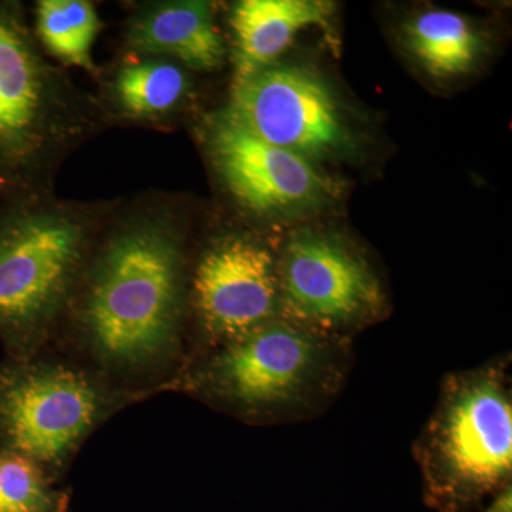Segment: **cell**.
Instances as JSON below:
<instances>
[{
    "mask_svg": "<svg viewBox=\"0 0 512 512\" xmlns=\"http://www.w3.org/2000/svg\"><path fill=\"white\" fill-rule=\"evenodd\" d=\"M191 256L173 205L147 200L116 208L53 348L143 402L173 392L187 360Z\"/></svg>",
    "mask_w": 512,
    "mask_h": 512,
    "instance_id": "cell-1",
    "label": "cell"
},
{
    "mask_svg": "<svg viewBox=\"0 0 512 512\" xmlns=\"http://www.w3.org/2000/svg\"><path fill=\"white\" fill-rule=\"evenodd\" d=\"M352 363V339L278 316L191 359L173 392L248 426L296 423L338 399Z\"/></svg>",
    "mask_w": 512,
    "mask_h": 512,
    "instance_id": "cell-2",
    "label": "cell"
},
{
    "mask_svg": "<svg viewBox=\"0 0 512 512\" xmlns=\"http://www.w3.org/2000/svg\"><path fill=\"white\" fill-rule=\"evenodd\" d=\"M119 202L56 200L49 191L0 202V342L22 359L52 346L101 229Z\"/></svg>",
    "mask_w": 512,
    "mask_h": 512,
    "instance_id": "cell-3",
    "label": "cell"
},
{
    "mask_svg": "<svg viewBox=\"0 0 512 512\" xmlns=\"http://www.w3.org/2000/svg\"><path fill=\"white\" fill-rule=\"evenodd\" d=\"M103 120L100 101L49 62L22 3L0 0V195L49 191Z\"/></svg>",
    "mask_w": 512,
    "mask_h": 512,
    "instance_id": "cell-4",
    "label": "cell"
},
{
    "mask_svg": "<svg viewBox=\"0 0 512 512\" xmlns=\"http://www.w3.org/2000/svg\"><path fill=\"white\" fill-rule=\"evenodd\" d=\"M508 362L450 373L414 443L427 501L440 512H480L511 484L512 396Z\"/></svg>",
    "mask_w": 512,
    "mask_h": 512,
    "instance_id": "cell-5",
    "label": "cell"
},
{
    "mask_svg": "<svg viewBox=\"0 0 512 512\" xmlns=\"http://www.w3.org/2000/svg\"><path fill=\"white\" fill-rule=\"evenodd\" d=\"M140 397L47 346L0 362V453L35 461L62 484L86 441Z\"/></svg>",
    "mask_w": 512,
    "mask_h": 512,
    "instance_id": "cell-6",
    "label": "cell"
},
{
    "mask_svg": "<svg viewBox=\"0 0 512 512\" xmlns=\"http://www.w3.org/2000/svg\"><path fill=\"white\" fill-rule=\"evenodd\" d=\"M279 316L352 339L389 309L382 279L365 252L329 229H293L276 251Z\"/></svg>",
    "mask_w": 512,
    "mask_h": 512,
    "instance_id": "cell-7",
    "label": "cell"
},
{
    "mask_svg": "<svg viewBox=\"0 0 512 512\" xmlns=\"http://www.w3.org/2000/svg\"><path fill=\"white\" fill-rule=\"evenodd\" d=\"M278 316V256L265 239L231 229L192 254L185 365Z\"/></svg>",
    "mask_w": 512,
    "mask_h": 512,
    "instance_id": "cell-8",
    "label": "cell"
},
{
    "mask_svg": "<svg viewBox=\"0 0 512 512\" xmlns=\"http://www.w3.org/2000/svg\"><path fill=\"white\" fill-rule=\"evenodd\" d=\"M222 110L266 143L316 164L357 151L355 134L338 97L311 67L272 64L231 87Z\"/></svg>",
    "mask_w": 512,
    "mask_h": 512,
    "instance_id": "cell-9",
    "label": "cell"
},
{
    "mask_svg": "<svg viewBox=\"0 0 512 512\" xmlns=\"http://www.w3.org/2000/svg\"><path fill=\"white\" fill-rule=\"evenodd\" d=\"M215 177L239 210L256 218H288L329 207L340 187L319 164L266 143L224 110L201 126Z\"/></svg>",
    "mask_w": 512,
    "mask_h": 512,
    "instance_id": "cell-10",
    "label": "cell"
},
{
    "mask_svg": "<svg viewBox=\"0 0 512 512\" xmlns=\"http://www.w3.org/2000/svg\"><path fill=\"white\" fill-rule=\"evenodd\" d=\"M126 43L136 56L161 57L190 72H217L228 56L214 5L202 0L140 6L128 19Z\"/></svg>",
    "mask_w": 512,
    "mask_h": 512,
    "instance_id": "cell-11",
    "label": "cell"
},
{
    "mask_svg": "<svg viewBox=\"0 0 512 512\" xmlns=\"http://www.w3.org/2000/svg\"><path fill=\"white\" fill-rule=\"evenodd\" d=\"M335 3L325 0H241L232 6V86L278 63L303 30L325 28Z\"/></svg>",
    "mask_w": 512,
    "mask_h": 512,
    "instance_id": "cell-12",
    "label": "cell"
},
{
    "mask_svg": "<svg viewBox=\"0 0 512 512\" xmlns=\"http://www.w3.org/2000/svg\"><path fill=\"white\" fill-rule=\"evenodd\" d=\"M192 99L190 70L161 57L137 56L111 76L103 109L127 121L165 124L181 116Z\"/></svg>",
    "mask_w": 512,
    "mask_h": 512,
    "instance_id": "cell-13",
    "label": "cell"
},
{
    "mask_svg": "<svg viewBox=\"0 0 512 512\" xmlns=\"http://www.w3.org/2000/svg\"><path fill=\"white\" fill-rule=\"evenodd\" d=\"M406 49L424 72L439 80L473 72L487 50V37L470 19L453 10L429 9L407 20Z\"/></svg>",
    "mask_w": 512,
    "mask_h": 512,
    "instance_id": "cell-14",
    "label": "cell"
},
{
    "mask_svg": "<svg viewBox=\"0 0 512 512\" xmlns=\"http://www.w3.org/2000/svg\"><path fill=\"white\" fill-rule=\"evenodd\" d=\"M101 30L93 3L87 0H40L35 6L37 42L46 55L96 74L92 52Z\"/></svg>",
    "mask_w": 512,
    "mask_h": 512,
    "instance_id": "cell-15",
    "label": "cell"
},
{
    "mask_svg": "<svg viewBox=\"0 0 512 512\" xmlns=\"http://www.w3.org/2000/svg\"><path fill=\"white\" fill-rule=\"evenodd\" d=\"M72 493L28 457L0 453V512H70Z\"/></svg>",
    "mask_w": 512,
    "mask_h": 512,
    "instance_id": "cell-16",
    "label": "cell"
}]
</instances>
